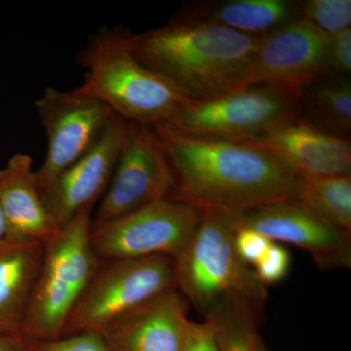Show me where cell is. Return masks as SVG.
<instances>
[{"label": "cell", "mask_w": 351, "mask_h": 351, "mask_svg": "<svg viewBox=\"0 0 351 351\" xmlns=\"http://www.w3.org/2000/svg\"><path fill=\"white\" fill-rule=\"evenodd\" d=\"M237 228V215L204 210L193 239L174 260L178 291L205 320L233 307L262 314L267 302V287L235 251Z\"/></svg>", "instance_id": "cell-3"}, {"label": "cell", "mask_w": 351, "mask_h": 351, "mask_svg": "<svg viewBox=\"0 0 351 351\" xmlns=\"http://www.w3.org/2000/svg\"><path fill=\"white\" fill-rule=\"evenodd\" d=\"M130 32L103 29L78 58L86 69L75 91L103 103L127 122L164 123L191 99L162 76L143 66L132 53Z\"/></svg>", "instance_id": "cell-4"}, {"label": "cell", "mask_w": 351, "mask_h": 351, "mask_svg": "<svg viewBox=\"0 0 351 351\" xmlns=\"http://www.w3.org/2000/svg\"><path fill=\"white\" fill-rule=\"evenodd\" d=\"M257 351H269V350L267 348V346H265V343H263L262 338H261L260 341H258Z\"/></svg>", "instance_id": "cell-30"}, {"label": "cell", "mask_w": 351, "mask_h": 351, "mask_svg": "<svg viewBox=\"0 0 351 351\" xmlns=\"http://www.w3.org/2000/svg\"><path fill=\"white\" fill-rule=\"evenodd\" d=\"M31 351H110L100 332H85L51 341L29 343Z\"/></svg>", "instance_id": "cell-24"}, {"label": "cell", "mask_w": 351, "mask_h": 351, "mask_svg": "<svg viewBox=\"0 0 351 351\" xmlns=\"http://www.w3.org/2000/svg\"><path fill=\"white\" fill-rule=\"evenodd\" d=\"M182 351H219L211 324L193 321Z\"/></svg>", "instance_id": "cell-27"}, {"label": "cell", "mask_w": 351, "mask_h": 351, "mask_svg": "<svg viewBox=\"0 0 351 351\" xmlns=\"http://www.w3.org/2000/svg\"><path fill=\"white\" fill-rule=\"evenodd\" d=\"M301 17L332 36L350 29V0H307L300 2Z\"/></svg>", "instance_id": "cell-22"}, {"label": "cell", "mask_w": 351, "mask_h": 351, "mask_svg": "<svg viewBox=\"0 0 351 351\" xmlns=\"http://www.w3.org/2000/svg\"><path fill=\"white\" fill-rule=\"evenodd\" d=\"M172 166L170 199L239 215L297 199L302 179L276 152L252 142L195 137L152 126Z\"/></svg>", "instance_id": "cell-1"}, {"label": "cell", "mask_w": 351, "mask_h": 351, "mask_svg": "<svg viewBox=\"0 0 351 351\" xmlns=\"http://www.w3.org/2000/svg\"><path fill=\"white\" fill-rule=\"evenodd\" d=\"M93 207L83 208L44 243L43 265L23 330L27 343L61 338L71 311L100 267L91 243Z\"/></svg>", "instance_id": "cell-5"}, {"label": "cell", "mask_w": 351, "mask_h": 351, "mask_svg": "<svg viewBox=\"0 0 351 351\" xmlns=\"http://www.w3.org/2000/svg\"><path fill=\"white\" fill-rule=\"evenodd\" d=\"M43 256V242L0 244V337L23 338Z\"/></svg>", "instance_id": "cell-17"}, {"label": "cell", "mask_w": 351, "mask_h": 351, "mask_svg": "<svg viewBox=\"0 0 351 351\" xmlns=\"http://www.w3.org/2000/svg\"><path fill=\"white\" fill-rule=\"evenodd\" d=\"M175 189L169 159L154 127L128 122L125 140L112 180L92 226L167 199Z\"/></svg>", "instance_id": "cell-9"}, {"label": "cell", "mask_w": 351, "mask_h": 351, "mask_svg": "<svg viewBox=\"0 0 351 351\" xmlns=\"http://www.w3.org/2000/svg\"><path fill=\"white\" fill-rule=\"evenodd\" d=\"M127 129L128 122L115 117L91 149L41 191L44 204L60 228L83 208L94 206L107 191Z\"/></svg>", "instance_id": "cell-13"}, {"label": "cell", "mask_w": 351, "mask_h": 351, "mask_svg": "<svg viewBox=\"0 0 351 351\" xmlns=\"http://www.w3.org/2000/svg\"><path fill=\"white\" fill-rule=\"evenodd\" d=\"M239 225L272 242L295 245L322 269L351 265L350 234L330 225L298 199L281 201L237 215Z\"/></svg>", "instance_id": "cell-12"}, {"label": "cell", "mask_w": 351, "mask_h": 351, "mask_svg": "<svg viewBox=\"0 0 351 351\" xmlns=\"http://www.w3.org/2000/svg\"><path fill=\"white\" fill-rule=\"evenodd\" d=\"M309 94L302 93L313 117L337 134L351 130V86L346 78L313 83Z\"/></svg>", "instance_id": "cell-20"}, {"label": "cell", "mask_w": 351, "mask_h": 351, "mask_svg": "<svg viewBox=\"0 0 351 351\" xmlns=\"http://www.w3.org/2000/svg\"><path fill=\"white\" fill-rule=\"evenodd\" d=\"M258 38L179 16L163 27L140 34L130 32L129 41L143 66L191 100H204L246 87Z\"/></svg>", "instance_id": "cell-2"}, {"label": "cell", "mask_w": 351, "mask_h": 351, "mask_svg": "<svg viewBox=\"0 0 351 351\" xmlns=\"http://www.w3.org/2000/svg\"><path fill=\"white\" fill-rule=\"evenodd\" d=\"M292 258L282 245L271 242L261 260L253 267L254 271L263 286L280 283L290 272Z\"/></svg>", "instance_id": "cell-23"}, {"label": "cell", "mask_w": 351, "mask_h": 351, "mask_svg": "<svg viewBox=\"0 0 351 351\" xmlns=\"http://www.w3.org/2000/svg\"><path fill=\"white\" fill-rule=\"evenodd\" d=\"M261 314L248 307L228 308L205 320L213 328L219 351H257Z\"/></svg>", "instance_id": "cell-21"}, {"label": "cell", "mask_w": 351, "mask_h": 351, "mask_svg": "<svg viewBox=\"0 0 351 351\" xmlns=\"http://www.w3.org/2000/svg\"><path fill=\"white\" fill-rule=\"evenodd\" d=\"M272 241L252 228L240 226L234 235V248L246 265L253 267L269 249Z\"/></svg>", "instance_id": "cell-25"}, {"label": "cell", "mask_w": 351, "mask_h": 351, "mask_svg": "<svg viewBox=\"0 0 351 351\" xmlns=\"http://www.w3.org/2000/svg\"><path fill=\"white\" fill-rule=\"evenodd\" d=\"M301 92L271 84H254L228 93L189 100L163 125L195 137L257 142L298 121Z\"/></svg>", "instance_id": "cell-6"}, {"label": "cell", "mask_w": 351, "mask_h": 351, "mask_svg": "<svg viewBox=\"0 0 351 351\" xmlns=\"http://www.w3.org/2000/svg\"><path fill=\"white\" fill-rule=\"evenodd\" d=\"M328 66L330 73H346L351 71V29L330 36L328 48Z\"/></svg>", "instance_id": "cell-26"}, {"label": "cell", "mask_w": 351, "mask_h": 351, "mask_svg": "<svg viewBox=\"0 0 351 351\" xmlns=\"http://www.w3.org/2000/svg\"><path fill=\"white\" fill-rule=\"evenodd\" d=\"M8 239V230L5 218H4L3 212H2L1 206H0V244L4 243Z\"/></svg>", "instance_id": "cell-29"}, {"label": "cell", "mask_w": 351, "mask_h": 351, "mask_svg": "<svg viewBox=\"0 0 351 351\" xmlns=\"http://www.w3.org/2000/svg\"><path fill=\"white\" fill-rule=\"evenodd\" d=\"M180 16L262 36L301 17V11L300 2L288 0H230L199 3Z\"/></svg>", "instance_id": "cell-18"}, {"label": "cell", "mask_w": 351, "mask_h": 351, "mask_svg": "<svg viewBox=\"0 0 351 351\" xmlns=\"http://www.w3.org/2000/svg\"><path fill=\"white\" fill-rule=\"evenodd\" d=\"M202 210L182 201H156L98 226L91 243L101 261L166 256L176 260L193 239Z\"/></svg>", "instance_id": "cell-8"}, {"label": "cell", "mask_w": 351, "mask_h": 351, "mask_svg": "<svg viewBox=\"0 0 351 351\" xmlns=\"http://www.w3.org/2000/svg\"><path fill=\"white\" fill-rule=\"evenodd\" d=\"M178 289L157 295L103 332L110 351H182L191 328Z\"/></svg>", "instance_id": "cell-14"}, {"label": "cell", "mask_w": 351, "mask_h": 351, "mask_svg": "<svg viewBox=\"0 0 351 351\" xmlns=\"http://www.w3.org/2000/svg\"><path fill=\"white\" fill-rule=\"evenodd\" d=\"M176 288L174 260L166 256L101 261L62 337L103 334L134 309Z\"/></svg>", "instance_id": "cell-7"}, {"label": "cell", "mask_w": 351, "mask_h": 351, "mask_svg": "<svg viewBox=\"0 0 351 351\" xmlns=\"http://www.w3.org/2000/svg\"><path fill=\"white\" fill-rule=\"evenodd\" d=\"M36 108L47 138L45 158L36 171L43 191L91 149L117 115L101 101L75 90L52 87L46 88Z\"/></svg>", "instance_id": "cell-10"}, {"label": "cell", "mask_w": 351, "mask_h": 351, "mask_svg": "<svg viewBox=\"0 0 351 351\" xmlns=\"http://www.w3.org/2000/svg\"><path fill=\"white\" fill-rule=\"evenodd\" d=\"M252 143L276 152L302 179L350 175V141L300 120Z\"/></svg>", "instance_id": "cell-16"}, {"label": "cell", "mask_w": 351, "mask_h": 351, "mask_svg": "<svg viewBox=\"0 0 351 351\" xmlns=\"http://www.w3.org/2000/svg\"><path fill=\"white\" fill-rule=\"evenodd\" d=\"M0 206L8 239L45 243L60 230L44 204L32 157L16 154L0 169Z\"/></svg>", "instance_id": "cell-15"}, {"label": "cell", "mask_w": 351, "mask_h": 351, "mask_svg": "<svg viewBox=\"0 0 351 351\" xmlns=\"http://www.w3.org/2000/svg\"><path fill=\"white\" fill-rule=\"evenodd\" d=\"M297 199L330 225L351 234V176L302 179Z\"/></svg>", "instance_id": "cell-19"}, {"label": "cell", "mask_w": 351, "mask_h": 351, "mask_svg": "<svg viewBox=\"0 0 351 351\" xmlns=\"http://www.w3.org/2000/svg\"><path fill=\"white\" fill-rule=\"evenodd\" d=\"M0 351H31L29 343L23 338L0 337Z\"/></svg>", "instance_id": "cell-28"}, {"label": "cell", "mask_w": 351, "mask_h": 351, "mask_svg": "<svg viewBox=\"0 0 351 351\" xmlns=\"http://www.w3.org/2000/svg\"><path fill=\"white\" fill-rule=\"evenodd\" d=\"M330 36L300 17L260 36L246 86L271 84L301 92L325 75Z\"/></svg>", "instance_id": "cell-11"}]
</instances>
